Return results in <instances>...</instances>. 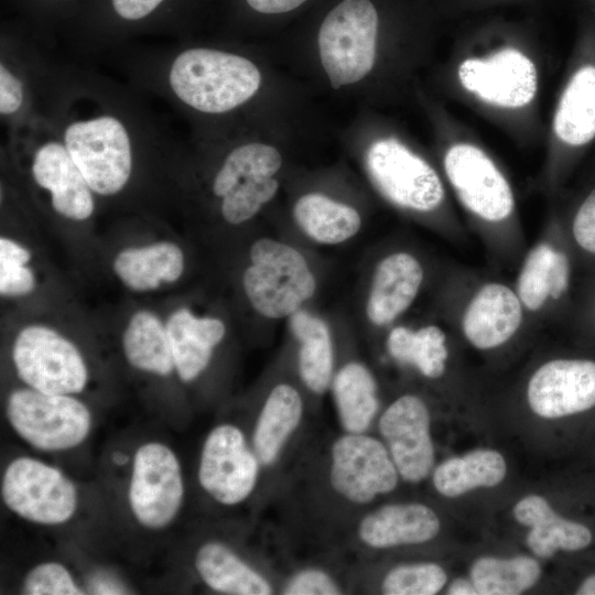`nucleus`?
<instances>
[{
	"label": "nucleus",
	"instance_id": "nucleus-1",
	"mask_svg": "<svg viewBox=\"0 0 595 595\" xmlns=\"http://www.w3.org/2000/svg\"><path fill=\"white\" fill-rule=\"evenodd\" d=\"M41 110L52 122L93 192L113 197L131 181L139 151L161 136L143 111L87 74L48 79Z\"/></svg>",
	"mask_w": 595,
	"mask_h": 595
},
{
	"label": "nucleus",
	"instance_id": "nucleus-2",
	"mask_svg": "<svg viewBox=\"0 0 595 595\" xmlns=\"http://www.w3.org/2000/svg\"><path fill=\"white\" fill-rule=\"evenodd\" d=\"M150 73V85L167 100L205 115L237 109L261 85L260 71L249 58L203 46L172 50Z\"/></svg>",
	"mask_w": 595,
	"mask_h": 595
},
{
	"label": "nucleus",
	"instance_id": "nucleus-3",
	"mask_svg": "<svg viewBox=\"0 0 595 595\" xmlns=\"http://www.w3.org/2000/svg\"><path fill=\"white\" fill-rule=\"evenodd\" d=\"M11 147L26 154L34 185L61 217L83 221L95 212V193L48 118L40 111L9 132Z\"/></svg>",
	"mask_w": 595,
	"mask_h": 595
},
{
	"label": "nucleus",
	"instance_id": "nucleus-4",
	"mask_svg": "<svg viewBox=\"0 0 595 595\" xmlns=\"http://www.w3.org/2000/svg\"><path fill=\"white\" fill-rule=\"evenodd\" d=\"M249 258L242 285L250 304L262 316L290 317L314 294L315 278L293 247L260 238L251 245Z\"/></svg>",
	"mask_w": 595,
	"mask_h": 595
},
{
	"label": "nucleus",
	"instance_id": "nucleus-5",
	"mask_svg": "<svg viewBox=\"0 0 595 595\" xmlns=\"http://www.w3.org/2000/svg\"><path fill=\"white\" fill-rule=\"evenodd\" d=\"M378 12L371 0H342L323 19L318 51L333 88L354 84L372 68Z\"/></svg>",
	"mask_w": 595,
	"mask_h": 595
},
{
	"label": "nucleus",
	"instance_id": "nucleus-6",
	"mask_svg": "<svg viewBox=\"0 0 595 595\" xmlns=\"http://www.w3.org/2000/svg\"><path fill=\"white\" fill-rule=\"evenodd\" d=\"M7 418L25 442L41 451L75 447L87 437L91 426L90 412L79 400L32 388L9 396Z\"/></svg>",
	"mask_w": 595,
	"mask_h": 595
},
{
	"label": "nucleus",
	"instance_id": "nucleus-7",
	"mask_svg": "<svg viewBox=\"0 0 595 595\" xmlns=\"http://www.w3.org/2000/svg\"><path fill=\"white\" fill-rule=\"evenodd\" d=\"M12 359L20 379L41 392L74 394L87 383V367L76 346L43 325L26 326L18 334Z\"/></svg>",
	"mask_w": 595,
	"mask_h": 595
},
{
	"label": "nucleus",
	"instance_id": "nucleus-8",
	"mask_svg": "<svg viewBox=\"0 0 595 595\" xmlns=\"http://www.w3.org/2000/svg\"><path fill=\"white\" fill-rule=\"evenodd\" d=\"M365 164L375 187L399 207L428 213L444 199V187L434 169L397 139L375 141L366 152Z\"/></svg>",
	"mask_w": 595,
	"mask_h": 595
},
{
	"label": "nucleus",
	"instance_id": "nucleus-9",
	"mask_svg": "<svg viewBox=\"0 0 595 595\" xmlns=\"http://www.w3.org/2000/svg\"><path fill=\"white\" fill-rule=\"evenodd\" d=\"M1 495L12 512L41 524L64 523L77 507L73 483L55 467L31 457H19L8 465Z\"/></svg>",
	"mask_w": 595,
	"mask_h": 595
},
{
	"label": "nucleus",
	"instance_id": "nucleus-10",
	"mask_svg": "<svg viewBox=\"0 0 595 595\" xmlns=\"http://www.w3.org/2000/svg\"><path fill=\"white\" fill-rule=\"evenodd\" d=\"M184 495L180 463L171 448L158 442L141 445L133 457L129 504L140 524L166 527L177 515Z\"/></svg>",
	"mask_w": 595,
	"mask_h": 595
},
{
	"label": "nucleus",
	"instance_id": "nucleus-11",
	"mask_svg": "<svg viewBox=\"0 0 595 595\" xmlns=\"http://www.w3.org/2000/svg\"><path fill=\"white\" fill-rule=\"evenodd\" d=\"M398 476L388 448L370 435L347 433L332 446L331 485L350 502L368 504L378 495L392 491L397 487Z\"/></svg>",
	"mask_w": 595,
	"mask_h": 595
},
{
	"label": "nucleus",
	"instance_id": "nucleus-12",
	"mask_svg": "<svg viewBox=\"0 0 595 595\" xmlns=\"http://www.w3.org/2000/svg\"><path fill=\"white\" fill-rule=\"evenodd\" d=\"M260 461L242 431L232 424H220L207 435L199 459L198 480L216 501L234 506L253 491Z\"/></svg>",
	"mask_w": 595,
	"mask_h": 595
},
{
	"label": "nucleus",
	"instance_id": "nucleus-13",
	"mask_svg": "<svg viewBox=\"0 0 595 595\" xmlns=\"http://www.w3.org/2000/svg\"><path fill=\"white\" fill-rule=\"evenodd\" d=\"M444 169L458 199L475 217L498 224L512 215L511 187L479 148L466 143L451 147L444 158Z\"/></svg>",
	"mask_w": 595,
	"mask_h": 595
},
{
	"label": "nucleus",
	"instance_id": "nucleus-14",
	"mask_svg": "<svg viewBox=\"0 0 595 595\" xmlns=\"http://www.w3.org/2000/svg\"><path fill=\"white\" fill-rule=\"evenodd\" d=\"M379 431L399 475L409 483L426 478L434 465L430 413L414 394L394 400L379 419Z\"/></svg>",
	"mask_w": 595,
	"mask_h": 595
},
{
	"label": "nucleus",
	"instance_id": "nucleus-15",
	"mask_svg": "<svg viewBox=\"0 0 595 595\" xmlns=\"http://www.w3.org/2000/svg\"><path fill=\"white\" fill-rule=\"evenodd\" d=\"M458 77L468 91L507 108L528 105L538 87L533 63L515 48H504L485 60H465L458 67Z\"/></svg>",
	"mask_w": 595,
	"mask_h": 595
},
{
	"label": "nucleus",
	"instance_id": "nucleus-16",
	"mask_svg": "<svg viewBox=\"0 0 595 595\" xmlns=\"http://www.w3.org/2000/svg\"><path fill=\"white\" fill-rule=\"evenodd\" d=\"M527 399L531 410L553 419L586 411L595 405V361L553 359L531 376Z\"/></svg>",
	"mask_w": 595,
	"mask_h": 595
},
{
	"label": "nucleus",
	"instance_id": "nucleus-17",
	"mask_svg": "<svg viewBox=\"0 0 595 595\" xmlns=\"http://www.w3.org/2000/svg\"><path fill=\"white\" fill-rule=\"evenodd\" d=\"M526 313L515 288L499 281L485 282L467 301L461 329L475 348H497L517 334Z\"/></svg>",
	"mask_w": 595,
	"mask_h": 595
},
{
	"label": "nucleus",
	"instance_id": "nucleus-18",
	"mask_svg": "<svg viewBox=\"0 0 595 595\" xmlns=\"http://www.w3.org/2000/svg\"><path fill=\"white\" fill-rule=\"evenodd\" d=\"M0 56V117L11 132L40 112L37 97L43 96L48 75L28 47L8 40L1 42Z\"/></svg>",
	"mask_w": 595,
	"mask_h": 595
},
{
	"label": "nucleus",
	"instance_id": "nucleus-19",
	"mask_svg": "<svg viewBox=\"0 0 595 595\" xmlns=\"http://www.w3.org/2000/svg\"><path fill=\"white\" fill-rule=\"evenodd\" d=\"M424 271L411 253L394 252L376 268L366 312L369 321L383 326L404 313L418 296Z\"/></svg>",
	"mask_w": 595,
	"mask_h": 595
},
{
	"label": "nucleus",
	"instance_id": "nucleus-20",
	"mask_svg": "<svg viewBox=\"0 0 595 595\" xmlns=\"http://www.w3.org/2000/svg\"><path fill=\"white\" fill-rule=\"evenodd\" d=\"M571 262L558 246L543 240L526 255L515 290L527 313L536 314L560 301L571 283Z\"/></svg>",
	"mask_w": 595,
	"mask_h": 595
},
{
	"label": "nucleus",
	"instance_id": "nucleus-21",
	"mask_svg": "<svg viewBox=\"0 0 595 595\" xmlns=\"http://www.w3.org/2000/svg\"><path fill=\"white\" fill-rule=\"evenodd\" d=\"M439 530L437 516L425 505L392 504L366 515L359 522L358 536L370 548L386 549L424 543Z\"/></svg>",
	"mask_w": 595,
	"mask_h": 595
},
{
	"label": "nucleus",
	"instance_id": "nucleus-22",
	"mask_svg": "<svg viewBox=\"0 0 595 595\" xmlns=\"http://www.w3.org/2000/svg\"><path fill=\"white\" fill-rule=\"evenodd\" d=\"M165 326L174 369L183 381L194 380L208 366L214 348L224 338V323L215 317H197L181 307L169 316Z\"/></svg>",
	"mask_w": 595,
	"mask_h": 595
},
{
	"label": "nucleus",
	"instance_id": "nucleus-23",
	"mask_svg": "<svg viewBox=\"0 0 595 595\" xmlns=\"http://www.w3.org/2000/svg\"><path fill=\"white\" fill-rule=\"evenodd\" d=\"M513 516L518 522L531 528L527 544L540 558H549L558 550H581L592 541L588 528L561 518L538 495L519 500L513 507Z\"/></svg>",
	"mask_w": 595,
	"mask_h": 595
},
{
	"label": "nucleus",
	"instance_id": "nucleus-24",
	"mask_svg": "<svg viewBox=\"0 0 595 595\" xmlns=\"http://www.w3.org/2000/svg\"><path fill=\"white\" fill-rule=\"evenodd\" d=\"M303 415V401L290 385L275 386L267 397L257 419L252 445L261 465H272L285 443L299 426Z\"/></svg>",
	"mask_w": 595,
	"mask_h": 595
},
{
	"label": "nucleus",
	"instance_id": "nucleus-25",
	"mask_svg": "<svg viewBox=\"0 0 595 595\" xmlns=\"http://www.w3.org/2000/svg\"><path fill=\"white\" fill-rule=\"evenodd\" d=\"M183 269L181 248L169 241L126 248L113 260L117 277L134 291L154 290L162 282H175Z\"/></svg>",
	"mask_w": 595,
	"mask_h": 595
},
{
	"label": "nucleus",
	"instance_id": "nucleus-26",
	"mask_svg": "<svg viewBox=\"0 0 595 595\" xmlns=\"http://www.w3.org/2000/svg\"><path fill=\"white\" fill-rule=\"evenodd\" d=\"M195 569L205 584L219 593L235 595L273 593L267 578L219 542H208L198 549Z\"/></svg>",
	"mask_w": 595,
	"mask_h": 595
},
{
	"label": "nucleus",
	"instance_id": "nucleus-27",
	"mask_svg": "<svg viewBox=\"0 0 595 595\" xmlns=\"http://www.w3.org/2000/svg\"><path fill=\"white\" fill-rule=\"evenodd\" d=\"M333 396L342 428L347 433H364L379 407L377 382L360 363L343 366L333 379Z\"/></svg>",
	"mask_w": 595,
	"mask_h": 595
},
{
	"label": "nucleus",
	"instance_id": "nucleus-28",
	"mask_svg": "<svg viewBox=\"0 0 595 595\" xmlns=\"http://www.w3.org/2000/svg\"><path fill=\"white\" fill-rule=\"evenodd\" d=\"M293 216L299 227L311 239L325 245L344 242L361 226L358 212L323 194L309 193L298 199Z\"/></svg>",
	"mask_w": 595,
	"mask_h": 595
},
{
	"label": "nucleus",
	"instance_id": "nucleus-29",
	"mask_svg": "<svg viewBox=\"0 0 595 595\" xmlns=\"http://www.w3.org/2000/svg\"><path fill=\"white\" fill-rule=\"evenodd\" d=\"M290 327L300 342V376L311 391L322 393L329 386L333 372L329 329L323 320L302 310L290 316Z\"/></svg>",
	"mask_w": 595,
	"mask_h": 595
},
{
	"label": "nucleus",
	"instance_id": "nucleus-30",
	"mask_svg": "<svg viewBox=\"0 0 595 595\" xmlns=\"http://www.w3.org/2000/svg\"><path fill=\"white\" fill-rule=\"evenodd\" d=\"M554 131L572 145L595 137V66L580 68L569 82L555 112Z\"/></svg>",
	"mask_w": 595,
	"mask_h": 595
},
{
	"label": "nucleus",
	"instance_id": "nucleus-31",
	"mask_svg": "<svg viewBox=\"0 0 595 595\" xmlns=\"http://www.w3.org/2000/svg\"><path fill=\"white\" fill-rule=\"evenodd\" d=\"M502 455L493 450H475L441 463L433 473L435 489L443 496H461L477 487L498 485L506 475Z\"/></svg>",
	"mask_w": 595,
	"mask_h": 595
},
{
	"label": "nucleus",
	"instance_id": "nucleus-32",
	"mask_svg": "<svg viewBox=\"0 0 595 595\" xmlns=\"http://www.w3.org/2000/svg\"><path fill=\"white\" fill-rule=\"evenodd\" d=\"M122 344L128 363L139 370L167 376L174 369L166 326L152 312L139 311L132 315Z\"/></svg>",
	"mask_w": 595,
	"mask_h": 595
},
{
	"label": "nucleus",
	"instance_id": "nucleus-33",
	"mask_svg": "<svg viewBox=\"0 0 595 595\" xmlns=\"http://www.w3.org/2000/svg\"><path fill=\"white\" fill-rule=\"evenodd\" d=\"M387 349L396 360L413 365L424 377L432 379L443 375L448 359L446 334L434 324L418 329L405 326L392 328L387 338Z\"/></svg>",
	"mask_w": 595,
	"mask_h": 595
},
{
	"label": "nucleus",
	"instance_id": "nucleus-34",
	"mask_svg": "<svg viewBox=\"0 0 595 595\" xmlns=\"http://www.w3.org/2000/svg\"><path fill=\"white\" fill-rule=\"evenodd\" d=\"M541 575L539 563L529 556L508 560L484 556L472 566L470 578L480 595H517L532 587Z\"/></svg>",
	"mask_w": 595,
	"mask_h": 595
},
{
	"label": "nucleus",
	"instance_id": "nucleus-35",
	"mask_svg": "<svg viewBox=\"0 0 595 595\" xmlns=\"http://www.w3.org/2000/svg\"><path fill=\"white\" fill-rule=\"evenodd\" d=\"M282 158L272 145L250 142L235 147L227 153L215 173L212 192L218 198L234 183L255 176L273 177Z\"/></svg>",
	"mask_w": 595,
	"mask_h": 595
},
{
	"label": "nucleus",
	"instance_id": "nucleus-36",
	"mask_svg": "<svg viewBox=\"0 0 595 595\" xmlns=\"http://www.w3.org/2000/svg\"><path fill=\"white\" fill-rule=\"evenodd\" d=\"M278 187L279 183L274 177L264 176L248 177L234 183L218 197L223 218L231 225L251 219L272 199Z\"/></svg>",
	"mask_w": 595,
	"mask_h": 595
},
{
	"label": "nucleus",
	"instance_id": "nucleus-37",
	"mask_svg": "<svg viewBox=\"0 0 595 595\" xmlns=\"http://www.w3.org/2000/svg\"><path fill=\"white\" fill-rule=\"evenodd\" d=\"M446 581L445 571L435 563L399 565L385 576L381 591L386 595H434Z\"/></svg>",
	"mask_w": 595,
	"mask_h": 595
},
{
	"label": "nucleus",
	"instance_id": "nucleus-38",
	"mask_svg": "<svg viewBox=\"0 0 595 595\" xmlns=\"http://www.w3.org/2000/svg\"><path fill=\"white\" fill-rule=\"evenodd\" d=\"M31 252L7 237L0 239V292L6 296L29 294L35 286V277L25 264Z\"/></svg>",
	"mask_w": 595,
	"mask_h": 595
},
{
	"label": "nucleus",
	"instance_id": "nucleus-39",
	"mask_svg": "<svg viewBox=\"0 0 595 595\" xmlns=\"http://www.w3.org/2000/svg\"><path fill=\"white\" fill-rule=\"evenodd\" d=\"M22 593L29 595L84 594L61 563L47 562L33 567L25 576Z\"/></svg>",
	"mask_w": 595,
	"mask_h": 595
},
{
	"label": "nucleus",
	"instance_id": "nucleus-40",
	"mask_svg": "<svg viewBox=\"0 0 595 595\" xmlns=\"http://www.w3.org/2000/svg\"><path fill=\"white\" fill-rule=\"evenodd\" d=\"M169 0H108L110 14L116 23L137 26L151 21Z\"/></svg>",
	"mask_w": 595,
	"mask_h": 595
},
{
	"label": "nucleus",
	"instance_id": "nucleus-41",
	"mask_svg": "<svg viewBox=\"0 0 595 595\" xmlns=\"http://www.w3.org/2000/svg\"><path fill=\"white\" fill-rule=\"evenodd\" d=\"M285 595H337L340 588L326 572L307 569L294 574L284 585Z\"/></svg>",
	"mask_w": 595,
	"mask_h": 595
},
{
	"label": "nucleus",
	"instance_id": "nucleus-42",
	"mask_svg": "<svg viewBox=\"0 0 595 595\" xmlns=\"http://www.w3.org/2000/svg\"><path fill=\"white\" fill-rule=\"evenodd\" d=\"M572 237L584 252L595 256V191L578 207L572 223Z\"/></svg>",
	"mask_w": 595,
	"mask_h": 595
},
{
	"label": "nucleus",
	"instance_id": "nucleus-43",
	"mask_svg": "<svg viewBox=\"0 0 595 595\" xmlns=\"http://www.w3.org/2000/svg\"><path fill=\"white\" fill-rule=\"evenodd\" d=\"M309 0H245L255 12L262 14H281L296 10Z\"/></svg>",
	"mask_w": 595,
	"mask_h": 595
},
{
	"label": "nucleus",
	"instance_id": "nucleus-44",
	"mask_svg": "<svg viewBox=\"0 0 595 595\" xmlns=\"http://www.w3.org/2000/svg\"><path fill=\"white\" fill-rule=\"evenodd\" d=\"M447 594L450 595H477V591L473 584L464 578L455 580L448 587Z\"/></svg>",
	"mask_w": 595,
	"mask_h": 595
},
{
	"label": "nucleus",
	"instance_id": "nucleus-45",
	"mask_svg": "<svg viewBox=\"0 0 595 595\" xmlns=\"http://www.w3.org/2000/svg\"><path fill=\"white\" fill-rule=\"evenodd\" d=\"M578 595H595V575L587 577L578 587Z\"/></svg>",
	"mask_w": 595,
	"mask_h": 595
}]
</instances>
